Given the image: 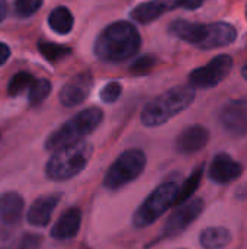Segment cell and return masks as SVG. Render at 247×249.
Here are the masks:
<instances>
[{
    "label": "cell",
    "instance_id": "cell-29",
    "mask_svg": "<svg viewBox=\"0 0 247 249\" xmlns=\"http://www.w3.org/2000/svg\"><path fill=\"white\" fill-rule=\"evenodd\" d=\"M10 57V48L4 42H0V66H3Z\"/></svg>",
    "mask_w": 247,
    "mask_h": 249
},
{
    "label": "cell",
    "instance_id": "cell-32",
    "mask_svg": "<svg viewBox=\"0 0 247 249\" xmlns=\"http://www.w3.org/2000/svg\"><path fill=\"white\" fill-rule=\"evenodd\" d=\"M246 19H247V6H246Z\"/></svg>",
    "mask_w": 247,
    "mask_h": 249
},
{
    "label": "cell",
    "instance_id": "cell-31",
    "mask_svg": "<svg viewBox=\"0 0 247 249\" xmlns=\"http://www.w3.org/2000/svg\"><path fill=\"white\" fill-rule=\"evenodd\" d=\"M242 76H243V79L247 82V63L242 67Z\"/></svg>",
    "mask_w": 247,
    "mask_h": 249
},
{
    "label": "cell",
    "instance_id": "cell-8",
    "mask_svg": "<svg viewBox=\"0 0 247 249\" xmlns=\"http://www.w3.org/2000/svg\"><path fill=\"white\" fill-rule=\"evenodd\" d=\"M234 61L229 54H218L207 64L194 69L188 76V85L194 89H211L218 86L231 73Z\"/></svg>",
    "mask_w": 247,
    "mask_h": 249
},
{
    "label": "cell",
    "instance_id": "cell-33",
    "mask_svg": "<svg viewBox=\"0 0 247 249\" xmlns=\"http://www.w3.org/2000/svg\"><path fill=\"white\" fill-rule=\"evenodd\" d=\"M183 249H185V248H183Z\"/></svg>",
    "mask_w": 247,
    "mask_h": 249
},
{
    "label": "cell",
    "instance_id": "cell-19",
    "mask_svg": "<svg viewBox=\"0 0 247 249\" xmlns=\"http://www.w3.org/2000/svg\"><path fill=\"white\" fill-rule=\"evenodd\" d=\"M48 25L49 28L58 35H67L71 32L74 26V16L66 6H58L51 10L48 15Z\"/></svg>",
    "mask_w": 247,
    "mask_h": 249
},
{
    "label": "cell",
    "instance_id": "cell-15",
    "mask_svg": "<svg viewBox=\"0 0 247 249\" xmlns=\"http://www.w3.org/2000/svg\"><path fill=\"white\" fill-rule=\"evenodd\" d=\"M60 200H61V194L58 193H51L38 197L26 213L28 223L36 228H45L49 223L51 216Z\"/></svg>",
    "mask_w": 247,
    "mask_h": 249
},
{
    "label": "cell",
    "instance_id": "cell-12",
    "mask_svg": "<svg viewBox=\"0 0 247 249\" xmlns=\"http://www.w3.org/2000/svg\"><path fill=\"white\" fill-rule=\"evenodd\" d=\"M92 86H93V76L90 71L77 73L61 88L58 96L60 102L67 108L77 107L89 98Z\"/></svg>",
    "mask_w": 247,
    "mask_h": 249
},
{
    "label": "cell",
    "instance_id": "cell-7",
    "mask_svg": "<svg viewBox=\"0 0 247 249\" xmlns=\"http://www.w3.org/2000/svg\"><path fill=\"white\" fill-rule=\"evenodd\" d=\"M146 163L147 158L141 149H128L122 152L105 174L103 185L111 191L125 187L143 174Z\"/></svg>",
    "mask_w": 247,
    "mask_h": 249
},
{
    "label": "cell",
    "instance_id": "cell-23",
    "mask_svg": "<svg viewBox=\"0 0 247 249\" xmlns=\"http://www.w3.org/2000/svg\"><path fill=\"white\" fill-rule=\"evenodd\" d=\"M51 90H52V85L48 79H36L33 82V85L31 86L29 93H28L29 104L32 107L41 105L49 96Z\"/></svg>",
    "mask_w": 247,
    "mask_h": 249
},
{
    "label": "cell",
    "instance_id": "cell-28",
    "mask_svg": "<svg viewBox=\"0 0 247 249\" xmlns=\"http://www.w3.org/2000/svg\"><path fill=\"white\" fill-rule=\"evenodd\" d=\"M15 238L9 228H0V249H10L13 247Z\"/></svg>",
    "mask_w": 247,
    "mask_h": 249
},
{
    "label": "cell",
    "instance_id": "cell-27",
    "mask_svg": "<svg viewBox=\"0 0 247 249\" xmlns=\"http://www.w3.org/2000/svg\"><path fill=\"white\" fill-rule=\"evenodd\" d=\"M41 244H42V238L41 236L28 233V235H25L20 239V242L16 247V249H39Z\"/></svg>",
    "mask_w": 247,
    "mask_h": 249
},
{
    "label": "cell",
    "instance_id": "cell-13",
    "mask_svg": "<svg viewBox=\"0 0 247 249\" xmlns=\"http://www.w3.org/2000/svg\"><path fill=\"white\" fill-rule=\"evenodd\" d=\"M243 174V166L229 153H218L208 166V178L220 185H227L237 181Z\"/></svg>",
    "mask_w": 247,
    "mask_h": 249
},
{
    "label": "cell",
    "instance_id": "cell-4",
    "mask_svg": "<svg viewBox=\"0 0 247 249\" xmlns=\"http://www.w3.org/2000/svg\"><path fill=\"white\" fill-rule=\"evenodd\" d=\"M103 121V111L98 107L86 108L70 120H67L63 125H60L55 131H52L45 140V149L54 152L60 147L74 144L82 142L86 136L93 133L100 123Z\"/></svg>",
    "mask_w": 247,
    "mask_h": 249
},
{
    "label": "cell",
    "instance_id": "cell-9",
    "mask_svg": "<svg viewBox=\"0 0 247 249\" xmlns=\"http://www.w3.org/2000/svg\"><path fill=\"white\" fill-rule=\"evenodd\" d=\"M202 3L204 0H148V1L137 4L131 10L130 16L132 20L141 25H148L170 10H175V9L194 10V9L201 7Z\"/></svg>",
    "mask_w": 247,
    "mask_h": 249
},
{
    "label": "cell",
    "instance_id": "cell-22",
    "mask_svg": "<svg viewBox=\"0 0 247 249\" xmlns=\"http://www.w3.org/2000/svg\"><path fill=\"white\" fill-rule=\"evenodd\" d=\"M36 80V77L26 71V70H22V71H17L9 82V86H7V92L10 96H19L20 93H23L25 90H29L31 86L33 85V82Z\"/></svg>",
    "mask_w": 247,
    "mask_h": 249
},
{
    "label": "cell",
    "instance_id": "cell-6",
    "mask_svg": "<svg viewBox=\"0 0 247 249\" xmlns=\"http://www.w3.org/2000/svg\"><path fill=\"white\" fill-rule=\"evenodd\" d=\"M179 184L176 181H166L156 187L148 197L135 210L132 223L135 228H147L159 220L172 206H176Z\"/></svg>",
    "mask_w": 247,
    "mask_h": 249
},
{
    "label": "cell",
    "instance_id": "cell-1",
    "mask_svg": "<svg viewBox=\"0 0 247 249\" xmlns=\"http://www.w3.org/2000/svg\"><path fill=\"white\" fill-rule=\"evenodd\" d=\"M141 35L134 23L118 20L108 25L96 38L93 53L103 63H124L140 51Z\"/></svg>",
    "mask_w": 247,
    "mask_h": 249
},
{
    "label": "cell",
    "instance_id": "cell-16",
    "mask_svg": "<svg viewBox=\"0 0 247 249\" xmlns=\"http://www.w3.org/2000/svg\"><path fill=\"white\" fill-rule=\"evenodd\" d=\"M25 200L20 194L9 191L0 196V228L16 226L23 217Z\"/></svg>",
    "mask_w": 247,
    "mask_h": 249
},
{
    "label": "cell",
    "instance_id": "cell-18",
    "mask_svg": "<svg viewBox=\"0 0 247 249\" xmlns=\"http://www.w3.org/2000/svg\"><path fill=\"white\" fill-rule=\"evenodd\" d=\"M198 241L202 249H224L231 242V232L224 226H210L201 231Z\"/></svg>",
    "mask_w": 247,
    "mask_h": 249
},
{
    "label": "cell",
    "instance_id": "cell-10",
    "mask_svg": "<svg viewBox=\"0 0 247 249\" xmlns=\"http://www.w3.org/2000/svg\"><path fill=\"white\" fill-rule=\"evenodd\" d=\"M204 209H205V203L199 197L189 198L188 201L178 204V207L167 217L163 226L162 238H175L183 233L201 216Z\"/></svg>",
    "mask_w": 247,
    "mask_h": 249
},
{
    "label": "cell",
    "instance_id": "cell-5",
    "mask_svg": "<svg viewBox=\"0 0 247 249\" xmlns=\"http://www.w3.org/2000/svg\"><path fill=\"white\" fill-rule=\"evenodd\" d=\"M93 146L87 142H77L54 150L45 165V175L51 181H67L79 175L90 160Z\"/></svg>",
    "mask_w": 247,
    "mask_h": 249
},
{
    "label": "cell",
    "instance_id": "cell-20",
    "mask_svg": "<svg viewBox=\"0 0 247 249\" xmlns=\"http://www.w3.org/2000/svg\"><path fill=\"white\" fill-rule=\"evenodd\" d=\"M38 50L41 53V55L51 61V63H57L60 60H64L66 57H68L73 51L70 47L63 45V44H57L48 39H39L38 41Z\"/></svg>",
    "mask_w": 247,
    "mask_h": 249
},
{
    "label": "cell",
    "instance_id": "cell-11",
    "mask_svg": "<svg viewBox=\"0 0 247 249\" xmlns=\"http://www.w3.org/2000/svg\"><path fill=\"white\" fill-rule=\"evenodd\" d=\"M218 123L231 137L240 139L247 136V101L231 99L218 111Z\"/></svg>",
    "mask_w": 247,
    "mask_h": 249
},
{
    "label": "cell",
    "instance_id": "cell-26",
    "mask_svg": "<svg viewBox=\"0 0 247 249\" xmlns=\"http://www.w3.org/2000/svg\"><path fill=\"white\" fill-rule=\"evenodd\" d=\"M122 93V85L116 80L109 82L108 85H105L100 90V99L105 104H114L119 99Z\"/></svg>",
    "mask_w": 247,
    "mask_h": 249
},
{
    "label": "cell",
    "instance_id": "cell-2",
    "mask_svg": "<svg viewBox=\"0 0 247 249\" xmlns=\"http://www.w3.org/2000/svg\"><path fill=\"white\" fill-rule=\"evenodd\" d=\"M167 32L199 50L223 48L237 39V29L229 22L199 23L186 19H175L169 23Z\"/></svg>",
    "mask_w": 247,
    "mask_h": 249
},
{
    "label": "cell",
    "instance_id": "cell-3",
    "mask_svg": "<svg viewBox=\"0 0 247 249\" xmlns=\"http://www.w3.org/2000/svg\"><path fill=\"white\" fill-rule=\"evenodd\" d=\"M195 89L189 85L170 88L143 108L140 120L146 127H160L188 109L195 101Z\"/></svg>",
    "mask_w": 247,
    "mask_h": 249
},
{
    "label": "cell",
    "instance_id": "cell-17",
    "mask_svg": "<svg viewBox=\"0 0 247 249\" xmlns=\"http://www.w3.org/2000/svg\"><path fill=\"white\" fill-rule=\"evenodd\" d=\"M80 225H82V212L77 207H71L66 210L54 223L51 229V236L57 241L73 239L79 233Z\"/></svg>",
    "mask_w": 247,
    "mask_h": 249
},
{
    "label": "cell",
    "instance_id": "cell-25",
    "mask_svg": "<svg viewBox=\"0 0 247 249\" xmlns=\"http://www.w3.org/2000/svg\"><path fill=\"white\" fill-rule=\"evenodd\" d=\"M42 3L44 0H15L13 12L17 18H31L41 9Z\"/></svg>",
    "mask_w": 247,
    "mask_h": 249
},
{
    "label": "cell",
    "instance_id": "cell-30",
    "mask_svg": "<svg viewBox=\"0 0 247 249\" xmlns=\"http://www.w3.org/2000/svg\"><path fill=\"white\" fill-rule=\"evenodd\" d=\"M9 13V4H7V0H0V23L6 19Z\"/></svg>",
    "mask_w": 247,
    "mask_h": 249
},
{
    "label": "cell",
    "instance_id": "cell-24",
    "mask_svg": "<svg viewBox=\"0 0 247 249\" xmlns=\"http://www.w3.org/2000/svg\"><path fill=\"white\" fill-rule=\"evenodd\" d=\"M159 58L154 54H144L134 60V63L130 66V73L132 76H146L153 71V69L157 66Z\"/></svg>",
    "mask_w": 247,
    "mask_h": 249
},
{
    "label": "cell",
    "instance_id": "cell-21",
    "mask_svg": "<svg viewBox=\"0 0 247 249\" xmlns=\"http://www.w3.org/2000/svg\"><path fill=\"white\" fill-rule=\"evenodd\" d=\"M204 175V165L198 166L186 179L182 185H179V193H178V198H176V204H182L185 201H188L189 198H192L194 193L198 190L201 179Z\"/></svg>",
    "mask_w": 247,
    "mask_h": 249
},
{
    "label": "cell",
    "instance_id": "cell-14",
    "mask_svg": "<svg viewBox=\"0 0 247 249\" xmlns=\"http://www.w3.org/2000/svg\"><path fill=\"white\" fill-rule=\"evenodd\" d=\"M210 142V131L204 125L194 124L181 131L176 139V150L182 155H194L201 152Z\"/></svg>",
    "mask_w": 247,
    "mask_h": 249
}]
</instances>
